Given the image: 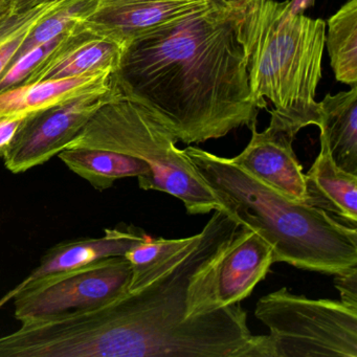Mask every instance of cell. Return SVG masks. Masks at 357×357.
I'll return each mask as SVG.
<instances>
[{"label":"cell","instance_id":"6da1fadb","mask_svg":"<svg viewBox=\"0 0 357 357\" xmlns=\"http://www.w3.org/2000/svg\"><path fill=\"white\" fill-rule=\"evenodd\" d=\"M242 1L211 0L125 47L112 83L158 116L187 145L257 127L238 37Z\"/></svg>","mask_w":357,"mask_h":357},{"label":"cell","instance_id":"7a4b0ae2","mask_svg":"<svg viewBox=\"0 0 357 357\" xmlns=\"http://www.w3.org/2000/svg\"><path fill=\"white\" fill-rule=\"evenodd\" d=\"M183 150L222 210L271 244L273 262L331 275L357 267L356 227L290 199L231 158L191 145Z\"/></svg>","mask_w":357,"mask_h":357},{"label":"cell","instance_id":"3957f363","mask_svg":"<svg viewBox=\"0 0 357 357\" xmlns=\"http://www.w3.org/2000/svg\"><path fill=\"white\" fill-rule=\"evenodd\" d=\"M325 36V20L292 14L289 0L242 1L238 37L252 96L261 109H266L268 100L271 122L294 137L321 124L315 95Z\"/></svg>","mask_w":357,"mask_h":357},{"label":"cell","instance_id":"277c9868","mask_svg":"<svg viewBox=\"0 0 357 357\" xmlns=\"http://www.w3.org/2000/svg\"><path fill=\"white\" fill-rule=\"evenodd\" d=\"M177 143L174 133L151 110L114 89V95L66 149L93 148L141 158L151 170L149 176L139 179L142 190L174 196L183 202L190 215L222 210L214 192L198 174L185 150L176 147Z\"/></svg>","mask_w":357,"mask_h":357},{"label":"cell","instance_id":"5b68a950","mask_svg":"<svg viewBox=\"0 0 357 357\" xmlns=\"http://www.w3.org/2000/svg\"><path fill=\"white\" fill-rule=\"evenodd\" d=\"M255 315L269 330L271 357H357V308L286 287L262 296Z\"/></svg>","mask_w":357,"mask_h":357},{"label":"cell","instance_id":"8992f818","mask_svg":"<svg viewBox=\"0 0 357 357\" xmlns=\"http://www.w3.org/2000/svg\"><path fill=\"white\" fill-rule=\"evenodd\" d=\"M131 278L124 256L109 257L20 283L0 300V307L14 300V317L20 323L56 319L112 302L128 290Z\"/></svg>","mask_w":357,"mask_h":357},{"label":"cell","instance_id":"52a82bcc","mask_svg":"<svg viewBox=\"0 0 357 357\" xmlns=\"http://www.w3.org/2000/svg\"><path fill=\"white\" fill-rule=\"evenodd\" d=\"M114 95L109 87L28 114L3 155L6 168L20 174L63 151L97 110Z\"/></svg>","mask_w":357,"mask_h":357},{"label":"cell","instance_id":"ba28073f","mask_svg":"<svg viewBox=\"0 0 357 357\" xmlns=\"http://www.w3.org/2000/svg\"><path fill=\"white\" fill-rule=\"evenodd\" d=\"M252 139L231 162L252 177L296 202H304L305 173L292 148L294 135L273 123L262 132L250 129Z\"/></svg>","mask_w":357,"mask_h":357},{"label":"cell","instance_id":"9c48e42d","mask_svg":"<svg viewBox=\"0 0 357 357\" xmlns=\"http://www.w3.org/2000/svg\"><path fill=\"white\" fill-rule=\"evenodd\" d=\"M211 0H127L104 3L82 22L85 28L126 47L131 41L177 20Z\"/></svg>","mask_w":357,"mask_h":357},{"label":"cell","instance_id":"30bf717a","mask_svg":"<svg viewBox=\"0 0 357 357\" xmlns=\"http://www.w3.org/2000/svg\"><path fill=\"white\" fill-rule=\"evenodd\" d=\"M273 263L271 244L242 225L217 269L214 283L217 306H229L245 300L266 277Z\"/></svg>","mask_w":357,"mask_h":357},{"label":"cell","instance_id":"8fae6325","mask_svg":"<svg viewBox=\"0 0 357 357\" xmlns=\"http://www.w3.org/2000/svg\"><path fill=\"white\" fill-rule=\"evenodd\" d=\"M124 49L123 43L96 34L82 24H78L47 61L28 79L26 84L53 79L74 78L101 70L114 73Z\"/></svg>","mask_w":357,"mask_h":357},{"label":"cell","instance_id":"7c38bea8","mask_svg":"<svg viewBox=\"0 0 357 357\" xmlns=\"http://www.w3.org/2000/svg\"><path fill=\"white\" fill-rule=\"evenodd\" d=\"M147 237V234L132 225H122L105 229L102 237L61 242L43 255L38 266L20 284L30 283L52 273L78 268L101 259L125 256L129 250Z\"/></svg>","mask_w":357,"mask_h":357},{"label":"cell","instance_id":"4fadbf2b","mask_svg":"<svg viewBox=\"0 0 357 357\" xmlns=\"http://www.w3.org/2000/svg\"><path fill=\"white\" fill-rule=\"evenodd\" d=\"M321 151L305 174L304 204L329 213L347 225L356 227L357 175L340 169L334 162L323 135Z\"/></svg>","mask_w":357,"mask_h":357},{"label":"cell","instance_id":"5bb4252c","mask_svg":"<svg viewBox=\"0 0 357 357\" xmlns=\"http://www.w3.org/2000/svg\"><path fill=\"white\" fill-rule=\"evenodd\" d=\"M112 74L110 70H101L14 87L0 93V116H28L85 93L108 89L112 87Z\"/></svg>","mask_w":357,"mask_h":357},{"label":"cell","instance_id":"9a60e30c","mask_svg":"<svg viewBox=\"0 0 357 357\" xmlns=\"http://www.w3.org/2000/svg\"><path fill=\"white\" fill-rule=\"evenodd\" d=\"M321 135L327 141L334 162L357 175V85L319 102Z\"/></svg>","mask_w":357,"mask_h":357},{"label":"cell","instance_id":"2e32d148","mask_svg":"<svg viewBox=\"0 0 357 357\" xmlns=\"http://www.w3.org/2000/svg\"><path fill=\"white\" fill-rule=\"evenodd\" d=\"M70 170L99 191L109 189L124 177L149 176L150 167L141 158L110 150L73 148L58 154Z\"/></svg>","mask_w":357,"mask_h":357},{"label":"cell","instance_id":"e0dca14e","mask_svg":"<svg viewBox=\"0 0 357 357\" xmlns=\"http://www.w3.org/2000/svg\"><path fill=\"white\" fill-rule=\"evenodd\" d=\"M325 45L336 80L357 85V0H348L326 22Z\"/></svg>","mask_w":357,"mask_h":357},{"label":"cell","instance_id":"ac0fdd59","mask_svg":"<svg viewBox=\"0 0 357 357\" xmlns=\"http://www.w3.org/2000/svg\"><path fill=\"white\" fill-rule=\"evenodd\" d=\"M101 6V0H66L57 9L41 18L31 31L12 62L35 47L64 34L89 20ZM11 62V63H12ZM10 63V64H11Z\"/></svg>","mask_w":357,"mask_h":357},{"label":"cell","instance_id":"d6986e66","mask_svg":"<svg viewBox=\"0 0 357 357\" xmlns=\"http://www.w3.org/2000/svg\"><path fill=\"white\" fill-rule=\"evenodd\" d=\"M64 1L66 0H45L26 11L9 10L0 16V75L10 66L37 22Z\"/></svg>","mask_w":357,"mask_h":357},{"label":"cell","instance_id":"ffe728a7","mask_svg":"<svg viewBox=\"0 0 357 357\" xmlns=\"http://www.w3.org/2000/svg\"><path fill=\"white\" fill-rule=\"evenodd\" d=\"M190 237L181 239H165L148 236L141 243L133 246L125 254L132 269V278L128 289L135 287L142 279L167 257L189 242Z\"/></svg>","mask_w":357,"mask_h":357},{"label":"cell","instance_id":"44dd1931","mask_svg":"<svg viewBox=\"0 0 357 357\" xmlns=\"http://www.w3.org/2000/svg\"><path fill=\"white\" fill-rule=\"evenodd\" d=\"M70 32L64 33V34L35 47L34 50L28 52L20 59L12 62L6 68L5 72L0 75V93L14 89V87L26 84L28 79L47 61V58L63 43Z\"/></svg>","mask_w":357,"mask_h":357},{"label":"cell","instance_id":"7402d4cb","mask_svg":"<svg viewBox=\"0 0 357 357\" xmlns=\"http://www.w3.org/2000/svg\"><path fill=\"white\" fill-rule=\"evenodd\" d=\"M334 285L344 304L357 308V267L334 275Z\"/></svg>","mask_w":357,"mask_h":357},{"label":"cell","instance_id":"603a6c76","mask_svg":"<svg viewBox=\"0 0 357 357\" xmlns=\"http://www.w3.org/2000/svg\"><path fill=\"white\" fill-rule=\"evenodd\" d=\"M26 116H0V158L5 155Z\"/></svg>","mask_w":357,"mask_h":357},{"label":"cell","instance_id":"cb8c5ba5","mask_svg":"<svg viewBox=\"0 0 357 357\" xmlns=\"http://www.w3.org/2000/svg\"><path fill=\"white\" fill-rule=\"evenodd\" d=\"M314 3L315 0H289V10L292 14H304Z\"/></svg>","mask_w":357,"mask_h":357},{"label":"cell","instance_id":"d4e9b609","mask_svg":"<svg viewBox=\"0 0 357 357\" xmlns=\"http://www.w3.org/2000/svg\"><path fill=\"white\" fill-rule=\"evenodd\" d=\"M45 0H11L10 10L12 12H22L31 8L36 7L39 3H43Z\"/></svg>","mask_w":357,"mask_h":357},{"label":"cell","instance_id":"484cf974","mask_svg":"<svg viewBox=\"0 0 357 357\" xmlns=\"http://www.w3.org/2000/svg\"><path fill=\"white\" fill-rule=\"evenodd\" d=\"M11 0H0V16L9 11Z\"/></svg>","mask_w":357,"mask_h":357},{"label":"cell","instance_id":"4316f807","mask_svg":"<svg viewBox=\"0 0 357 357\" xmlns=\"http://www.w3.org/2000/svg\"><path fill=\"white\" fill-rule=\"evenodd\" d=\"M121 1H127V0H101V5H104V3H121Z\"/></svg>","mask_w":357,"mask_h":357},{"label":"cell","instance_id":"83f0119b","mask_svg":"<svg viewBox=\"0 0 357 357\" xmlns=\"http://www.w3.org/2000/svg\"><path fill=\"white\" fill-rule=\"evenodd\" d=\"M240 1H245V0H240Z\"/></svg>","mask_w":357,"mask_h":357}]
</instances>
